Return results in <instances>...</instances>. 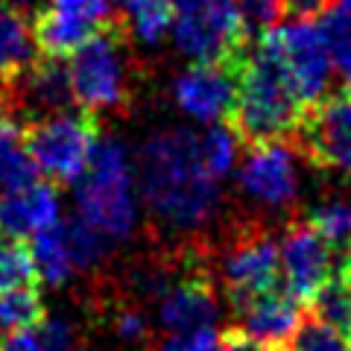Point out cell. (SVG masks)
I'll list each match as a JSON object with an SVG mask.
<instances>
[{
	"mask_svg": "<svg viewBox=\"0 0 351 351\" xmlns=\"http://www.w3.org/2000/svg\"><path fill=\"white\" fill-rule=\"evenodd\" d=\"M138 184L152 217L176 232H196L219 211L223 193L202 167L199 135L191 129H164L138 149Z\"/></svg>",
	"mask_w": 351,
	"mask_h": 351,
	"instance_id": "cell-1",
	"label": "cell"
},
{
	"mask_svg": "<svg viewBox=\"0 0 351 351\" xmlns=\"http://www.w3.org/2000/svg\"><path fill=\"white\" fill-rule=\"evenodd\" d=\"M307 108L295 97L269 29L246 44L237 62V97L226 123L240 144L255 147L269 141H293Z\"/></svg>",
	"mask_w": 351,
	"mask_h": 351,
	"instance_id": "cell-2",
	"label": "cell"
},
{
	"mask_svg": "<svg viewBox=\"0 0 351 351\" xmlns=\"http://www.w3.org/2000/svg\"><path fill=\"white\" fill-rule=\"evenodd\" d=\"M80 217L106 240H126L135 232L138 205L132 193L129 152L117 138H100L76 184Z\"/></svg>",
	"mask_w": 351,
	"mask_h": 351,
	"instance_id": "cell-3",
	"label": "cell"
},
{
	"mask_svg": "<svg viewBox=\"0 0 351 351\" xmlns=\"http://www.w3.org/2000/svg\"><path fill=\"white\" fill-rule=\"evenodd\" d=\"M24 141L36 170L50 184H73L82 179L94 147L100 141V123L94 112H56L29 117L24 126Z\"/></svg>",
	"mask_w": 351,
	"mask_h": 351,
	"instance_id": "cell-4",
	"label": "cell"
},
{
	"mask_svg": "<svg viewBox=\"0 0 351 351\" xmlns=\"http://www.w3.org/2000/svg\"><path fill=\"white\" fill-rule=\"evenodd\" d=\"M173 41L193 62L237 64L249 44V29L234 0H170Z\"/></svg>",
	"mask_w": 351,
	"mask_h": 351,
	"instance_id": "cell-5",
	"label": "cell"
},
{
	"mask_svg": "<svg viewBox=\"0 0 351 351\" xmlns=\"http://www.w3.org/2000/svg\"><path fill=\"white\" fill-rule=\"evenodd\" d=\"M132 38L129 27H112L85 41L80 50L68 56V76L73 100L85 112L103 108H126L129 103V62L126 44Z\"/></svg>",
	"mask_w": 351,
	"mask_h": 351,
	"instance_id": "cell-6",
	"label": "cell"
},
{
	"mask_svg": "<svg viewBox=\"0 0 351 351\" xmlns=\"http://www.w3.org/2000/svg\"><path fill=\"white\" fill-rule=\"evenodd\" d=\"M112 27H126L114 0H47L32 21V41L38 56L68 59Z\"/></svg>",
	"mask_w": 351,
	"mask_h": 351,
	"instance_id": "cell-7",
	"label": "cell"
},
{
	"mask_svg": "<svg viewBox=\"0 0 351 351\" xmlns=\"http://www.w3.org/2000/svg\"><path fill=\"white\" fill-rule=\"evenodd\" d=\"M269 36L276 38L290 85L302 106L313 108L316 103H322L328 97V88H331L334 62L319 24H313L307 18H293L290 24L269 27Z\"/></svg>",
	"mask_w": 351,
	"mask_h": 351,
	"instance_id": "cell-8",
	"label": "cell"
},
{
	"mask_svg": "<svg viewBox=\"0 0 351 351\" xmlns=\"http://www.w3.org/2000/svg\"><path fill=\"white\" fill-rule=\"evenodd\" d=\"M219 278L232 311L261 293L276 290L281 281L278 240H272L261 228L240 232L219 258Z\"/></svg>",
	"mask_w": 351,
	"mask_h": 351,
	"instance_id": "cell-9",
	"label": "cell"
},
{
	"mask_svg": "<svg viewBox=\"0 0 351 351\" xmlns=\"http://www.w3.org/2000/svg\"><path fill=\"white\" fill-rule=\"evenodd\" d=\"M290 141H269L246 149V158L237 170L240 191L255 205L284 211L299 199V164Z\"/></svg>",
	"mask_w": 351,
	"mask_h": 351,
	"instance_id": "cell-10",
	"label": "cell"
},
{
	"mask_svg": "<svg viewBox=\"0 0 351 351\" xmlns=\"http://www.w3.org/2000/svg\"><path fill=\"white\" fill-rule=\"evenodd\" d=\"M290 144L319 167L351 176V94L325 97L307 108Z\"/></svg>",
	"mask_w": 351,
	"mask_h": 351,
	"instance_id": "cell-11",
	"label": "cell"
},
{
	"mask_svg": "<svg viewBox=\"0 0 351 351\" xmlns=\"http://www.w3.org/2000/svg\"><path fill=\"white\" fill-rule=\"evenodd\" d=\"M278 267L284 290L295 295L302 304H311L319 287L331 278L334 249L307 219H295L284 228L278 240Z\"/></svg>",
	"mask_w": 351,
	"mask_h": 351,
	"instance_id": "cell-12",
	"label": "cell"
},
{
	"mask_svg": "<svg viewBox=\"0 0 351 351\" xmlns=\"http://www.w3.org/2000/svg\"><path fill=\"white\" fill-rule=\"evenodd\" d=\"M219 319V302L214 290L211 272L202 267L199 258H191L173 281V287L158 302V322L167 334H191L214 328Z\"/></svg>",
	"mask_w": 351,
	"mask_h": 351,
	"instance_id": "cell-13",
	"label": "cell"
},
{
	"mask_svg": "<svg viewBox=\"0 0 351 351\" xmlns=\"http://www.w3.org/2000/svg\"><path fill=\"white\" fill-rule=\"evenodd\" d=\"M237 97V64L193 62L173 82V100L199 123L226 120Z\"/></svg>",
	"mask_w": 351,
	"mask_h": 351,
	"instance_id": "cell-14",
	"label": "cell"
},
{
	"mask_svg": "<svg viewBox=\"0 0 351 351\" xmlns=\"http://www.w3.org/2000/svg\"><path fill=\"white\" fill-rule=\"evenodd\" d=\"M237 322L232 325L234 331H240L246 339L258 346H272L281 348L287 346V339L295 334V328L304 319V304L290 295L287 290H269L261 293L255 299H249L246 304L234 307Z\"/></svg>",
	"mask_w": 351,
	"mask_h": 351,
	"instance_id": "cell-15",
	"label": "cell"
},
{
	"mask_svg": "<svg viewBox=\"0 0 351 351\" xmlns=\"http://www.w3.org/2000/svg\"><path fill=\"white\" fill-rule=\"evenodd\" d=\"M59 223V196L50 182H36L0 196V237L24 240Z\"/></svg>",
	"mask_w": 351,
	"mask_h": 351,
	"instance_id": "cell-16",
	"label": "cell"
},
{
	"mask_svg": "<svg viewBox=\"0 0 351 351\" xmlns=\"http://www.w3.org/2000/svg\"><path fill=\"white\" fill-rule=\"evenodd\" d=\"M38 59L32 24L12 0H0V76L12 85Z\"/></svg>",
	"mask_w": 351,
	"mask_h": 351,
	"instance_id": "cell-17",
	"label": "cell"
},
{
	"mask_svg": "<svg viewBox=\"0 0 351 351\" xmlns=\"http://www.w3.org/2000/svg\"><path fill=\"white\" fill-rule=\"evenodd\" d=\"M38 182V170L29 158L24 132L15 120L0 117V196Z\"/></svg>",
	"mask_w": 351,
	"mask_h": 351,
	"instance_id": "cell-18",
	"label": "cell"
},
{
	"mask_svg": "<svg viewBox=\"0 0 351 351\" xmlns=\"http://www.w3.org/2000/svg\"><path fill=\"white\" fill-rule=\"evenodd\" d=\"M114 3L120 18L126 21L129 32H135L147 47H156V44L164 41L173 24L170 0H114Z\"/></svg>",
	"mask_w": 351,
	"mask_h": 351,
	"instance_id": "cell-19",
	"label": "cell"
},
{
	"mask_svg": "<svg viewBox=\"0 0 351 351\" xmlns=\"http://www.w3.org/2000/svg\"><path fill=\"white\" fill-rule=\"evenodd\" d=\"M319 29L328 44V53H331L334 68L343 76V85L351 88V0H334L322 12Z\"/></svg>",
	"mask_w": 351,
	"mask_h": 351,
	"instance_id": "cell-20",
	"label": "cell"
},
{
	"mask_svg": "<svg viewBox=\"0 0 351 351\" xmlns=\"http://www.w3.org/2000/svg\"><path fill=\"white\" fill-rule=\"evenodd\" d=\"M44 319H47V313H44V299L36 284L0 293V337L29 331Z\"/></svg>",
	"mask_w": 351,
	"mask_h": 351,
	"instance_id": "cell-21",
	"label": "cell"
},
{
	"mask_svg": "<svg viewBox=\"0 0 351 351\" xmlns=\"http://www.w3.org/2000/svg\"><path fill=\"white\" fill-rule=\"evenodd\" d=\"M32 258H36V269L41 281H47L50 287H59L73 276V261H71V252L64 246V237L59 232V223H53L50 228L36 234L32 240Z\"/></svg>",
	"mask_w": 351,
	"mask_h": 351,
	"instance_id": "cell-22",
	"label": "cell"
},
{
	"mask_svg": "<svg viewBox=\"0 0 351 351\" xmlns=\"http://www.w3.org/2000/svg\"><path fill=\"white\" fill-rule=\"evenodd\" d=\"M307 223L322 234V240L334 252H346L351 243V199L346 196H328L311 205Z\"/></svg>",
	"mask_w": 351,
	"mask_h": 351,
	"instance_id": "cell-23",
	"label": "cell"
},
{
	"mask_svg": "<svg viewBox=\"0 0 351 351\" xmlns=\"http://www.w3.org/2000/svg\"><path fill=\"white\" fill-rule=\"evenodd\" d=\"M311 307L316 319L331 325L334 331H339L351 343V281L343 272L331 276L322 284L319 293L311 299Z\"/></svg>",
	"mask_w": 351,
	"mask_h": 351,
	"instance_id": "cell-24",
	"label": "cell"
},
{
	"mask_svg": "<svg viewBox=\"0 0 351 351\" xmlns=\"http://www.w3.org/2000/svg\"><path fill=\"white\" fill-rule=\"evenodd\" d=\"M240 152V138L234 135V129L228 123H208V129L199 135V158L202 167L214 176L223 179L234 170Z\"/></svg>",
	"mask_w": 351,
	"mask_h": 351,
	"instance_id": "cell-25",
	"label": "cell"
},
{
	"mask_svg": "<svg viewBox=\"0 0 351 351\" xmlns=\"http://www.w3.org/2000/svg\"><path fill=\"white\" fill-rule=\"evenodd\" d=\"M38 278L32 246L27 240H3L0 237V293L32 287Z\"/></svg>",
	"mask_w": 351,
	"mask_h": 351,
	"instance_id": "cell-26",
	"label": "cell"
},
{
	"mask_svg": "<svg viewBox=\"0 0 351 351\" xmlns=\"http://www.w3.org/2000/svg\"><path fill=\"white\" fill-rule=\"evenodd\" d=\"M59 232L64 237V246H68L76 269H88L91 263H97L106 255V237L97 228L88 226L82 217L59 219Z\"/></svg>",
	"mask_w": 351,
	"mask_h": 351,
	"instance_id": "cell-27",
	"label": "cell"
},
{
	"mask_svg": "<svg viewBox=\"0 0 351 351\" xmlns=\"http://www.w3.org/2000/svg\"><path fill=\"white\" fill-rule=\"evenodd\" d=\"M284 351H351L348 339L316 316H304Z\"/></svg>",
	"mask_w": 351,
	"mask_h": 351,
	"instance_id": "cell-28",
	"label": "cell"
},
{
	"mask_svg": "<svg viewBox=\"0 0 351 351\" xmlns=\"http://www.w3.org/2000/svg\"><path fill=\"white\" fill-rule=\"evenodd\" d=\"M234 3L240 9V18H243L249 36L258 29H269L272 21H278L284 15L281 0H234Z\"/></svg>",
	"mask_w": 351,
	"mask_h": 351,
	"instance_id": "cell-29",
	"label": "cell"
},
{
	"mask_svg": "<svg viewBox=\"0 0 351 351\" xmlns=\"http://www.w3.org/2000/svg\"><path fill=\"white\" fill-rule=\"evenodd\" d=\"M156 351H223V334H217L214 328L191 334H170Z\"/></svg>",
	"mask_w": 351,
	"mask_h": 351,
	"instance_id": "cell-30",
	"label": "cell"
},
{
	"mask_svg": "<svg viewBox=\"0 0 351 351\" xmlns=\"http://www.w3.org/2000/svg\"><path fill=\"white\" fill-rule=\"evenodd\" d=\"M114 331L129 339V343H138V339H144L147 337V316L138 311V307H132V304H120L117 311H114Z\"/></svg>",
	"mask_w": 351,
	"mask_h": 351,
	"instance_id": "cell-31",
	"label": "cell"
},
{
	"mask_svg": "<svg viewBox=\"0 0 351 351\" xmlns=\"http://www.w3.org/2000/svg\"><path fill=\"white\" fill-rule=\"evenodd\" d=\"M38 343L44 351H71L73 331H71V325L62 319H44L38 325Z\"/></svg>",
	"mask_w": 351,
	"mask_h": 351,
	"instance_id": "cell-32",
	"label": "cell"
},
{
	"mask_svg": "<svg viewBox=\"0 0 351 351\" xmlns=\"http://www.w3.org/2000/svg\"><path fill=\"white\" fill-rule=\"evenodd\" d=\"M334 0H281V12L290 18H311V15H322Z\"/></svg>",
	"mask_w": 351,
	"mask_h": 351,
	"instance_id": "cell-33",
	"label": "cell"
},
{
	"mask_svg": "<svg viewBox=\"0 0 351 351\" xmlns=\"http://www.w3.org/2000/svg\"><path fill=\"white\" fill-rule=\"evenodd\" d=\"M223 351H281V348L258 346V343H252V339H246L240 331H234V328H228L223 334Z\"/></svg>",
	"mask_w": 351,
	"mask_h": 351,
	"instance_id": "cell-34",
	"label": "cell"
},
{
	"mask_svg": "<svg viewBox=\"0 0 351 351\" xmlns=\"http://www.w3.org/2000/svg\"><path fill=\"white\" fill-rule=\"evenodd\" d=\"M0 351H44L38 337L29 334V331H21V334H12V337H3L0 343Z\"/></svg>",
	"mask_w": 351,
	"mask_h": 351,
	"instance_id": "cell-35",
	"label": "cell"
},
{
	"mask_svg": "<svg viewBox=\"0 0 351 351\" xmlns=\"http://www.w3.org/2000/svg\"><path fill=\"white\" fill-rule=\"evenodd\" d=\"M339 272H343V276L351 281V243H348V249L343 252V267H339Z\"/></svg>",
	"mask_w": 351,
	"mask_h": 351,
	"instance_id": "cell-36",
	"label": "cell"
}]
</instances>
